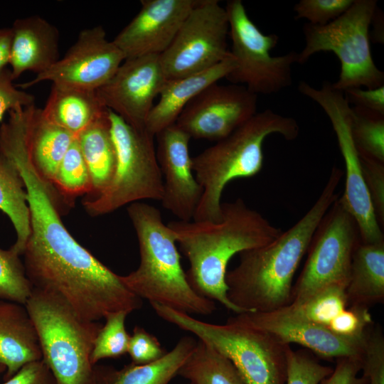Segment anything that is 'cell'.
I'll return each mask as SVG.
<instances>
[{"mask_svg":"<svg viewBox=\"0 0 384 384\" xmlns=\"http://www.w3.org/2000/svg\"><path fill=\"white\" fill-rule=\"evenodd\" d=\"M343 174L333 167L317 200L292 228L265 245L240 253L225 282L229 299L244 313L275 311L292 302L294 274L317 226L338 197L336 191Z\"/></svg>","mask_w":384,"mask_h":384,"instance_id":"cell-1","label":"cell"},{"mask_svg":"<svg viewBox=\"0 0 384 384\" xmlns=\"http://www.w3.org/2000/svg\"><path fill=\"white\" fill-rule=\"evenodd\" d=\"M167 225L189 262L186 274L191 287L237 314L244 313L228 296V262L236 254L270 242L282 230L241 198L222 203L218 222L177 220Z\"/></svg>","mask_w":384,"mask_h":384,"instance_id":"cell-2","label":"cell"},{"mask_svg":"<svg viewBox=\"0 0 384 384\" xmlns=\"http://www.w3.org/2000/svg\"><path fill=\"white\" fill-rule=\"evenodd\" d=\"M127 214L136 232L140 255L137 270L121 276L140 299L191 315H209L215 302L198 294L189 284L176 241L162 220L160 210L149 204L129 205Z\"/></svg>","mask_w":384,"mask_h":384,"instance_id":"cell-3","label":"cell"},{"mask_svg":"<svg viewBox=\"0 0 384 384\" xmlns=\"http://www.w3.org/2000/svg\"><path fill=\"white\" fill-rule=\"evenodd\" d=\"M299 132L295 119L266 109L192 157V169L203 189L193 220L219 221L224 188L234 179L252 177L262 170L266 139L277 134L292 141Z\"/></svg>","mask_w":384,"mask_h":384,"instance_id":"cell-4","label":"cell"},{"mask_svg":"<svg viewBox=\"0 0 384 384\" xmlns=\"http://www.w3.org/2000/svg\"><path fill=\"white\" fill-rule=\"evenodd\" d=\"M25 306L56 384H95L90 356L102 324L82 319L55 294L36 288Z\"/></svg>","mask_w":384,"mask_h":384,"instance_id":"cell-5","label":"cell"},{"mask_svg":"<svg viewBox=\"0 0 384 384\" xmlns=\"http://www.w3.org/2000/svg\"><path fill=\"white\" fill-rule=\"evenodd\" d=\"M150 304L160 318L195 335L229 359L247 384H286L289 344L230 319L225 324H215L157 303Z\"/></svg>","mask_w":384,"mask_h":384,"instance_id":"cell-6","label":"cell"},{"mask_svg":"<svg viewBox=\"0 0 384 384\" xmlns=\"http://www.w3.org/2000/svg\"><path fill=\"white\" fill-rule=\"evenodd\" d=\"M377 1L354 0L342 15L324 26L304 24L305 44L297 63H305L319 52H331L340 62L338 80L332 87L346 90L384 85V73L375 63L370 48V27L377 13Z\"/></svg>","mask_w":384,"mask_h":384,"instance_id":"cell-7","label":"cell"},{"mask_svg":"<svg viewBox=\"0 0 384 384\" xmlns=\"http://www.w3.org/2000/svg\"><path fill=\"white\" fill-rule=\"evenodd\" d=\"M109 119L116 167L108 186L97 196L82 201L86 212L93 217L142 200L161 201L163 194L154 136L132 127L110 110Z\"/></svg>","mask_w":384,"mask_h":384,"instance_id":"cell-8","label":"cell"},{"mask_svg":"<svg viewBox=\"0 0 384 384\" xmlns=\"http://www.w3.org/2000/svg\"><path fill=\"white\" fill-rule=\"evenodd\" d=\"M225 9L231 41L230 52L235 63L225 79L257 96L276 94L291 86L292 67L297 63L298 53L292 50L272 55L279 36L263 33L249 17L242 1L230 0Z\"/></svg>","mask_w":384,"mask_h":384,"instance_id":"cell-9","label":"cell"},{"mask_svg":"<svg viewBox=\"0 0 384 384\" xmlns=\"http://www.w3.org/2000/svg\"><path fill=\"white\" fill-rule=\"evenodd\" d=\"M360 241L356 220L338 197L313 235L291 303H300L331 285L347 286L353 253Z\"/></svg>","mask_w":384,"mask_h":384,"instance_id":"cell-10","label":"cell"},{"mask_svg":"<svg viewBox=\"0 0 384 384\" xmlns=\"http://www.w3.org/2000/svg\"><path fill=\"white\" fill-rule=\"evenodd\" d=\"M298 90L322 108L333 127L346 167L344 192L339 199L356 220L361 242L384 241L363 180L359 154L351 137V105L343 93L334 89L329 82L324 81L317 89L301 81Z\"/></svg>","mask_w":384,"mask_h":384,"instance_id":"cell-11","label":"cell"},{"mask_svg":"<svg viewBox=\"0 0 384 384\" xmlns=\"http://www.w3.org/2000/svg\"><path fill=\"white\" fill-rule=\"evenodd\" d=\"M228 18L218 0H199L159 60L166 79L208 70L230 55Z\"/></svg>","mask_w":384,"mask_h":384,"instance_id":"cell-12","label":"cell"},{"mask_svg":"<svg viewBox=\"0 0 384 384\" xmlns=\"http://www.w3.org/2000/svg\"><path fill=\"white\" fill-rule=\"evenodd\" d=\"M124 60L122 53L98 25L81 31L64 56L49 69L16 86L24 90L50 81L57 86L96 90L113 76Z\"/></svg>","mask_w":384,"mask_h":384,"instance_id":"cell-13","label":"cell"},{"mask_svg":"<svg viewBox=\"0 0 384 384\" xmlns=\"http://www.w3.org/2000/svg\"><path fill=\"white\" fill-rule=\"evenodd\" d=\"M257 95L240 85L214 83L193 98L175 124L191 138L218 142L257 112Z\"/></svg>","mask_w":384,"mask_h":384,"instance_id":"cell-14","label":"cell"},{"mask_svg":"<svg viewBox=\"0 0 384 384\" xmlns=\"http://www.w3.org/2000/svg\"><path fill=\"white\" fill-rule=\"evenodd\" d=\"M159 55L125 59L96 94L107 110L139 130H145L154 99L166 81Z\"/></svg>","mask_w":384,"mask_h":384,"instance_id":"cell-15","label":"cell"},{"mask_svg":"<svg viewBox=\"0 0 384 384\" xmlns=\"http://www.w3.org/2000/svg\"><path fill=\"white\" fill-rule=\"evenodd\" d=\"M199 0H142L141 9L112 41L124 60L161 55Z\"/></svg>","mask_w":384,"mask_h":384,"instance_id":"cell-16","label":"cell"},{"mask_svg":"<svg viewBox=\"0 0 384 384\" xmlns=\"http://www.w3.org/2000/svg\"><path fill=\"white\" fill-rule=\"evenodd\" d=\"M155 137L156 158L163 178L161 205L179 220L191 221L203 193L192 169L189 154L191 138L175 124Z\"/></svg>","mask_w":384,"mask_h":384,"instance_id":"cell-17","label":"cell"},{"mask_svg":"<svg viewBox=\"0 0 384 384\" xmlns=\"http://www.w3.org/2000/svg\"><path fill=\"white\" fill-rule=\"evenodd\" d=\"M230 319L268 332L284 343L302 345L323 358L361 356L364 351L366 336L361 340L340 337L326 327L297 318L283 309L242 313Z\"/></svg>","mask_w":384,"mask_h":384,"instance_id":"cell-18","label":"cell"},{"mask_svg":"<svg viewBox=\"0 0 384 384\" xmlns=\"http://www.w3.org/2000/svg\"><path fill=\"white\" fill-rule=\"evenodd\" d=\"M11 28L9 65L14 80L27 71L42 73L59 60V31L46 19L38 15L18 18Z\"/></svg>","mask_w":384,"mask_h":384,"instance_id":"cell-19","label":"cell"},{"mask_svg":"<svg viewBox=\"0 0 384 384\" xmlns=\"http://www.w3.org/2000/svg\"><path fill=\"white\" fill-rule=\"evenodd\" d=\"M231 53L225 60L208 70L175 79H167L159 102L152 107L146 122L145 130L156 136L174 124L185 107L208 86L218 82L234 69Z\"/></svg>","mask_w":384,"mask_h":384,"instance_id":"cell-20","label":"cell"},{"mask_svg":"<svg viewBox=\"0 0 384 384\" xmlns=\"http://www.w3.org/2000/svg\"><path fill=\"white\" fill-rule=\"evenodd\" d=\"M41 359L38 334L25 305L0 300V361L6 367L4 380L24 365Z\"/></svg>","mask_w":384,"mask_h":384,"instance_id":"cell-21","label":"cell"},{"mask_svg":"<svg viewBox=\"0 0 384 384\" xmlns=\"http://www.w3.org/2000/svg\"><path fill=\"white\" fill-rule=\"evenodd\" d=\"M348 306H370L384 301V241L356 245L346 287Z\"/></svg>","mask_w":384,"mask_h":384,"instance_id":"cell-22","label":"cell"},{"mask_svg":"<svg viewBox=\"0 0 384 384\" xmlns=\"http://www.w3.org/2000/svg\"><path fill=\"white\" fill-rule=\"evenodd\" d=\"M197 339L183 336L162 358L145 365L131 363L119 370L95 367V384H169L193 352Z\"/></svg>","mask_w":384,"mask_h":384,"instance_id":"cell-23","label":"cell"},{"mask_svg":"<svg viewBox=\"0 0 384 384\" xmlns=\"http://www.w3.org/2000/svg\"><path fill=\"white\" fill-rule=\"evenodd\" d=\"M41 110L46 118L75 137L108 110L100 102L96 90L55 85Z\"/></svg>","mask_w":384,"mask_h":384,"instance_id":"cell-24","label":"cell"},{"mask_svg":"<svg viewBox=\"0 0 384 384\" xmlns=\"http://www.w3.org/2000/svg\"><path fill=\"white\" fill-rule=\"evenodd\" d=\"M77 140L92 183L91 193L85 198H93L108 186L116 167L117 156L110 132L109 110L83 130Z\"/></svg>","mask_w":384,"mask_h":384,"instance_id":"cell-25","label":"cell"},{"mask_svg":"<svg viewBox=\"0 0 384 384\" xmlns=\"http://www.w3.org/2000/svg\"><path fill=\"white\" fill-rule=\"evenodd\" d=\"M75 137L35 108L28 130V147L38 174L52 183L58 166Z\"/></svg>","mask_w":384,"mask_h":384,"instance_id":"cell-26","label":"cell"},{"mask_svg":"<svg viewBox=\"0 0 384 384\" xmlns=\"http://www.w3.org/2000/svg\"><path fill=\"white\" fill-rule=\"evenodd\" d=\"M0 210L9 217L16 233V240L11 248L21 256L30 235L27 192L16 167L1 153Z\"/></svg>","mask_w":384,"mask_h":384,"instance_id":"cell-27","label":"cell"},{"mask_svg":"<svg viewBox=\"0 0 384 384\" xmlns=\"http://www.w3.org/2000/svg\"><path fill=\"white\" fill-rule=\"evenodd\" d=\"M178 375L191 384H247L229 359L198 339Z\"/></svg>","mask_w":384,"mask_h":384,"instance_id":"cell-28","label":"cell"},{"mask_svg":"<svg viewBox=\"0 0 384 384\" xmlns=\"http://www.w3.org/2000/svg\"><path fill=\"white\" fill-rule=\"evenodd\" d=\"M346 287L343 284L331 285L300 303H291L282 309L297 318L327 327L348 306Z\"/></svg>","mask_w":384,"mask_h":384,"instance_id":"cell-29","label":"cell"},{"mask_svg":"<svg viewBox=\"0 0 384 384\" xmlns=\"http://www.w3.org/2000/svg\"><path fill=\"white\" fill-rule=\"evenodd\" d=\"M51 184L70 206L75 198L91 193L89 170L77 137L61 161Z\"/></svg>","mask_w":384,"mask_h":384,"instance_id":"cell-30","label":"cell"},{"mask_svg":"<svg viewBox=\"0 0 384 384\" xmlns=\"http://www.w3.org/2000/svg\"><path fill=\"white\" fill-rule=\"evenodd\" d=\"M350 129L359 155L384 163V116L351 107Z\"/></svg>","mask_w":384,"mask_h":384,"instance_id":"cell-31","label":"cell"},{"mask_svg":"<svg viewBox=\"0 0 384 384\" xmlns=\"http://www.w3.org/2000/svg\"><path fill=\"white\" fill-rule=\"evenodd\" d=\"M128 312L120 311L109 314L105 318L95 340L90 356V363L95 366L105 358H119L127 353L130 335L125 327Z\"/></svg>","mask_w":384,"mask_h":384,"instance_id":"cell-32","label":"cell"},{"mask_svg":"<svg viewBox=\"0 0 384 384\" xmlns=\"http://www.w3.org/2000/svg\"><path fill=\"white\" fill-rule=\"evenodd\" d=\"M33 289L20 255L0 247V300L25 305Z\"/></svg>","mask_w":384,"mask_h":384,"instance_id":"cell-33","label":"cell"},{"mask_svg":"<svg viewBox=\"0 0 384 384\" xmlns=\"http://www.w3.org/2000/svg\"><path fill=\"white\" fill-rule=\"evenodd\" d=\"M333 369L319 363L307 353L289 347L287 353L286 384H319Z\"/></svg>","mask_w":384,"mask_h":384,"instance_id":"cell-34","label":"cell"},{"mask_svg":"<svg viewBox=\"0 0 384 384\" xmlns=\"http://www.w3.org/2000/svg\"><path fill=\"white\" fill-rule=\"evenodd\" d=\"M354 0H300L294 8V18L313 26H324L346 12Z\"/></svg>","mask_w":384,"mask_h":384,"instance_id":"cell-35","label":"cell"},{"mask_svg":"<svg viewBox=\"0 0 384 384\" xmlns=\"http://www.w3.org/2000/svg\"><path fill=\"white\" fill-rule=\"evenodd\" d=\"M372 325V316L368 308L348 306L326 328L340 337L361 340L366 338Z\"/></svg>","mask_w":384,"mask_h":384,"instance_id":"cell-36","label":"cell"},{"mask_svg":"<svg viewBox=\"0 0 384 384\" xmlns=\"http://www.w3.org/2000/svg\"><path fill=\"white\" fill-rule=\"evenodd\" d=\"M361 370L368 384H384V336L379 326L372 325L367 332Z\"/></svg>","mask_w":384,"mask_h":384,"instance_id":"cell-37","label":"cell"},{"mask_svg":"<svg viewBox=\"0 0 384 384\" xmlns=\"http://www.w3.org/2000/svg\"><path fill=\"white\" fill-rule=\"evenodd\" d=\"M363 180L376 219L384 225V163L359 155Z\"/></svg>","mask_w":384,"mask_h":384,"instance_id":"cell-38","label":"cell"},{"mask_svg":"<svg viewBox=\"0 0 384 384\" xmlns=\"http://www.w3.org/2000/svg\"><path fill=\"white\" fill-rule=\"evenodd\" d=\"M166 353L155 336L142 326H136L134 328L127 348L132 363L149 364L160 359Z\"/></svg>","mask_w":384,"mask_h":384,"instance_id":"cell-39","label":"cell"},{"mask_svg":"<svg viewBox=\"0 0 384 384\" xmlns=\"http://www.w3.org/2000/svg\"><path fill=\"white\" fill-rule=\"evenodd\" d=\"M14 80L11 70L0 71V122L6 112L34 105V97L15 86Z\"/></svg>","mask_w":384,"mask_h":384,"instance_id":"cell-40","label":"cell"},{"mask_svg":"<svg viewBox=\"0 0 384 384\" xmlns=\"http://www.w3.org/2000/svg\"><path fill=\"white\" fill-rule=\"evenodd\" d=\"M361 368L362 356L338 358L332 373L319 384H368L366 377L358 376Z\"/></svg>","mask_w":384,"mask_h":384,"instance_id":"cell-41","label":"cell"},{"mask_svg":"<svg viewBox=\"0 0 384 384\" xmlns=\"http://www.w3.org/2000/svg\"><path fill=\"white\" fill-rule=\"evenodd\" d=\"M343 93L351 106L384 116V85L373 89L349 88Z\"/></svg>","mask_w":384,"mask_h":384,"instance_id":"cell-42","label":"cell"},{"mask_svg":"<svg viewBox=\"0 0 384 384\" xmlns=\"http://www.w3.org/2000/svg\"><path fill=\"white\" fill-rule=\"evenodd\" d=\"M1 384H56V382L51 371L41 359L24 365Z\"/></svg>","mask_w":384,"mask_h":384,"instance_id":"cell-43","label":"cell"},{"mask_svg":"<svg viewBox=\"0 0 384 384\" xmlns=\"http://www.w3.org/2000/svg\"><path fill=\"white\" fill-rule=\"evenodd\" d=\"M12 41V31L10 28H0V71L9 64Z\"/></svg>","mask_w":384,"mask_h":384,"instance_id":"cell-44","label":"cell"},{"mask_svg":"<svg viewBox=\"0 0 384 384\" xmlns=\"http://www.w3.org/2000/svg\"><path fill=\"white\" fill-rule=\"evenodd\" d=\"M6 370L5 366L0 361V374Z\"/></svg>","mask_w":384,"mask_h":384,"instance_id":"cell-45","label":"cell"},{"mask_svg":"<svg viewBox=\"0 0 384 384\" xmlns=\"http://www.w3.org/2000/svg\"><path fill=\"white\" fill-rule=\"evenodd\" d=\"M189 384H191V383H189Z\"/></svg>","mask_w":384,"mask_h":384,"instance_id":"cell-46","label":"cell"}]
</instances>
